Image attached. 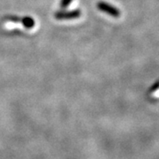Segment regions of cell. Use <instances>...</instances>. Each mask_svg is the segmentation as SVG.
I'll return each mask as SVG.
<instances>
[{
  "label": "cell",
  "mask_w": 159,
  "mask_h": 159,
  "mask_svg": "<svg viewBox=\"0 0 159 159\" xmlns=\"http://www.w3.org/2000/svg\"><path fill=\"white\" fill-rule=\"evenodd\" d=\"M81 15L80 9H75L72 11H58L55 12L54 17L57 20H74L78 19Z\"/></svg>",
  "instance_id": "obj_2"
},
{
  "label": "cell",
  "mask_w": 159,
  "mask_h": 159,
  "mask_svg": "<svg viewBox=\"0 0 159 159\" xmlns=\"http://www.w3.org/2000/svg\"><path fill=\"white\" fill-rule=\"evenodd\" d=\"M97 6L100 11H103V12H105V13H107V14L114 18H119L121 15V11H119L117 7L111 6L106 2L100 1L97 4Z\"/></svg>",
  "instance_id": "obj_1"
},
{
  "label": "cell",
  "mask_w": 159,
  "mask_h": 159,
  "mask_svg": "<svg viewBox=\"0 0 159 159\" xmlns=\"http://www.w3.org/2000/svg\"><path fill=\"white\" fill-rule=\"evenodd\" d=\"M72 1H73V0H61V2H60V7H61L62 9L66 8V7L72 3Z\"/></svg>",
  "instance_id": "obj_4"
},
{
  "label": "cell",
  "mask_w": 159,
  "mask_h": 159,
  "mask_svg": "<svg viewBox=\"0 0 159 159\" xmlns=\"http://www.w3.org/2000/svg\"><path fill=\"white\" fill-rule=\"evenodd\" d=\"M23 26L27 29H32L35 25V21L32 17L30 16H24V17H20V21Z\"/></svg>",
  "instance_id": "obj_3"
}]
</instances>
